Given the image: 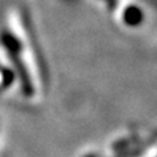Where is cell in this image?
Returning a JSON list of instances; mask_svg holds the SVG:
<instances>
[{
  "label": "cell",
  "mask_w": 157,
  "mask_h": 157,
  "mask_svg": "<svg viewBox=\"0 0 157 157\" xmlns=\"http://www.w3.org/2000/svg\"><path fill=\"white\" fill-rule=\"evenodd\" d=\"M144 12L137 4H127L121 11V20L126 26L137 28L144 22Z\"/></svg>",
  "instance_id": "cell-1"
}]
</instances>
